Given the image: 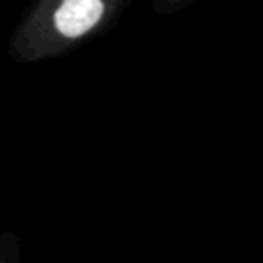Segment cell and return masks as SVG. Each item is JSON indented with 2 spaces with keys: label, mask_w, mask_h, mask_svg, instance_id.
I'll list each match as a JSON object with an SVG mask.
<instances>
[{
  "label": "cell",
  "mask_w": 263,
  "mask_h": 263,
  "mask_svg": "<svg viewBox=\"0 0 263 263\" xmlns=\"http://www.w3.org/2000/svg\"><path fill=\"white\" fill-rule=\"evenodd\" d=\"M104 14L102 0H63L53 16V23L60 35L81 37L100 23Z\"/></svg>",
  "instance_id": "6da1fadb"
}]
</instances>
